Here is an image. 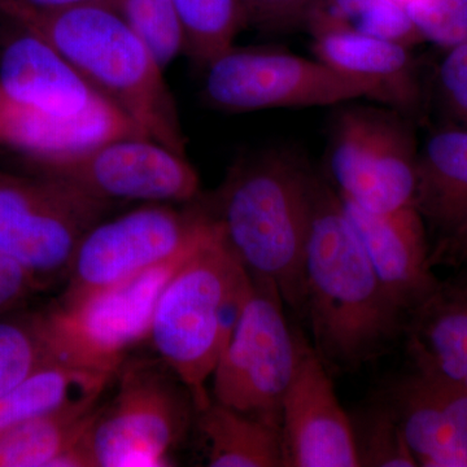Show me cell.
<instances>
[{"label":"cell","instance_id":"cell-1","mask_svg":"<svg viewBox=\"0 0 467 467\" xmlns=\"http://www.w3.org/2000/svg\"><path fill=\"white\" fill-rule=\"evenodd\" d=\"M304 315L325 365L355 370L405 331V313L378 278L342 199L318 177L306 261Z\"/></svg>","mask_w":467,"mask_h":467},{"label":"cell","instance_id":"cell-2","mask_svg":"<svg viewBox=\"0 0 467 467\" xmlns=\"http://www.w3.org/2000/svg\"><path fill=\"white\" fill-rule=\"evenodd\" d=\"M8 23L0 41V150L29 167L116 138L146 137L45 39Z\"/></svg>","mask_w":467,"mask_h":467},{"label":"cell","instance_id":"cell-3","mask_svg":"<svg viewBox=\"0 0 467 467\" xmlns=\"http://www.w3.org/2000/svg\"><path fill=\"white\" fill-rule=\"evenodd\" d=\"M318 175L285 150L239 158L211 201L202 202L234 256L269 279L285 306L304 313V261Z\"/></svg>","mask_w":467,"mask_h":467},{"label":"cell","instance_id":"cell-4","mask_svg":"<svg viewBox=\"0 0 467 467\" xmlns=\"http://www.w3.org/2000/svg\"><path fill=\"white\" fill-rule=\"evenodd\" d=\"M3 17L45 39L147 138L186 155V137L164 69L117 9Z\"/></svg>","mask_w":467,"mask_h":467},{"label":"cell","instance_id":"cell-5","mask_svg":"<svg viewBox=\"0 0 467 467\" xmlns=\"http://www.w3.org/2000/svg\"><path fill=\"white\" fill-rule=\"evenodd\" d=\"M248 275L216 223L160 295L147 339L189 391L196 411L212 401L205 384L223 352V303Z\"/></svg>","mask_w":467,"mask_h":467},{"label":"cell","instance_id":"cell-6","mask_svg":"<svg viewBox=\"0 0 467 467\" xmlns=\"http://www.w3.org/2000/svg\"><path fill=\"white\" fill-rule=\"evenodd\" d=\"M202 70V99L223 112L335 106L358 98L387 106L377 82L284 51L233 46Z\"/></svg>","mask_w":467,"mask_h":467},{"label":"cell","instance_id":"cell-7","mask_svg":"<svg viewBox=\"0 0 467 467\" xmlns=\"http://www.w3.org/2000/svg\"><path fill=\"white\" fill-rule=\"evenodd\" d=\"M204 202L150 204L92 226L70 260L58 308L67 309L198 244L213 230Z\"/></svg>","mask_w":467,"mask_h":467},{"label":"cell","instance_id":"cell-8","mask_svg":"<svg viewBox=\"0 0 467 467\" xmlns=\"http://www.w3.org/2000/svg\"><path fill=\"white\" fill-rule=\"evenodd\" d=\"M110 205L50 175L0 169V254L42 285L67 273L79 242Z\"/></svg>","mask_w":467,"mask_h":467},{"label":"cell","instance_id":"cell-9","mask_svg":"<svg viewBox=\"0 0 467 467\" xmlns=\"http://www.w3.org/2000/svg\"><path fill=\"white\" fill-rule=\"evenodd\" d=\"M115 398L95 410L82 435L90 467L168 466L182 439L190 401L153 362L119 368Z\"/></svg>","mask_w":467,"mask_h":467},{"label":"cell","instance_id":"cell-10","mask_svg":"<svg viewBox=\"0 0 467 467\" xmlns=\"http://www.w3.org/2000/svg\"><path fill=\"white\" fill-rule=\"evenodd\" d=\"M250 300L213 371L214 401L281 426L282 401L297 358L285 301L272 281L252 276Z\"/></svg>","mask_w":467,"mask_h":467},{"label":"cell","instance_id":"cell-11","mask_svg":"<svg viewBox=\"0 0 467 467\" xmlns=\"http://www.w3.org/2000/svg\"><path fill=\"white\" fill-rule=\"evenodd\" d=\"M417 156L399 110L347 107L335 116L328 168L344 201L373 213L413 205Z\"/></svg>","mask_w":467,"mask_h":467},{"label":"cell","instance_id":"cell-12","mask_svg":"<svg viewBox=\"0 0 467 467\" xmlns=\"http://www.w3.org/2000/svg\"><path fill=\"white\" fill-rule=\"evenodd\" d=\"M198 244L78 306L48 312L58 358L115 376L124 364L125 353L149 337L160 295Z\"/></svg>","mask_w":467,"mask_h":467},{"label":"cell","instance_id":"cell-13","mask_svg":"<svg viewBox=\"0 0 467 467\" xmlns=\"http://www.w3.org/2000/svg\"><path fill=\"white\" fill-rule=\"evenodd\" d=\"M112 202H192L201 180L186 155L147 137H122L27 167Z\"/></svg>","mask_w":467,"mask_h":467},{"label":"cell","instance_id":"cell-14","mask_svg":"<svg viewBox=\"0 0 467 467\" xmlns=\"http://www.w3.org/2000/svg\"><path fill=\"white\" fill-rule=\"evenodd\" d=\"M284 467H359L352 420L325 362L299 334V358L281 407Z\"/></svg>","mask_w":467,"mask_h":467},{"label":"cell","instance_id":"cell-15","mask_svg":"<svg viewBox=\"0 0 467 467\" xmlns=\"http://www.w3.org/2000/svg\"><path fill=\"white\" fill-rule=\"evenodd\" d=\"M342 202L384 290L409 317L441 285L431 270L422 217L414 205L373 213L344 199Z\"/></svg>","mask_w":467,"mask_h":467},{"label":"cell","instance_id":"cell-16","mask_svg":"<svg viewBox=\"0 0 467 467\" xmlns=\"http://www.w3.org/2000/svg\"><path fill=\"white\" fill-rule=\"evenodd\" d=\"M414 208L436 238L432 265L467 251V128L445 126L418 149Z\"/></svg>","mask_w":467,"mask_h":467},{"label":"cell","instance_id":"cell-17","mask_svg":"<svg viewBox=\"0 0 467 467\" xmlns=\"http://www.w3.org/2000/svg\"><path fill=\"white\" fill-rule=\"evenodd\" d=\"M312 36L316 58L346 75L377 82L386 94L387 106L402 115L420 106L422 94L411 48L350 32Z\"/></svg>","mask_w":467,"mask_h":467},{"label":"cell","instance_id":"cell-18","mask_svg":"<svg viewBox=\"0 0 467 467\" xmlns=\"http://www.w3.org/2000/svg\"><path fill=\"white\" fill-rule=\"evenodd\" d=\"M404 333L416 370L467 389V284L439 285L409 315Z\"/></svg>","mask_w":467,"mask_h":467},{"label":"cell","instance_id":"cell-19","mask_svg":"<svg viewBox=\"0 0 467 467\" xmlns=\"http://www.w3.org/2000/svg\"><path fill=\"white\" fill-rule=\"evenodd\" d=\"M383 400L398 418L409 450L420 467H467V431L423 395L408 376Z\"/></svg>","mask_w":467,"mask_h":467},{"label":"cell","instance_id":"cell-20","mask_svg":"<svg viewBox=\"0 0 467 467\" xmlns=\"http://www.w3.org/2000/svg\"><path fill=\"white\" fill-rule=\"evenodd\" d=\"M212 467H284L281 426L217 401L196 411Z\"/></svg>","mask_w":467,"mask_h":467},{"label":"cell","instance_id":"cell-21","mask_svg":"<svg viewBox=\"0 0 467 467\" xmlns=\"http://www.w3.org/2000/svg\"><path fill=\"white\" fill-rule=\"evenodd\" d=\"M113 374L58 361L0 396V434L33 418L92 395H101Z\"/></svg>","mask_w":467,"mask_h":467},{"label":"cell","instance_id":"cell-22","mask_svg":"<svg viewBox=\"0 0 467 467\" xmlns=\"http://www.w3.org/2000/svg\"><path fill=\"white\" fill-rule=\"evenodd\" d=\"M100 396L69 402L0 434V467H50L85 434Z\"/></svg>","mask_w":467,"mask_h":467},{"label":"cell","instance_id":"cell-23","mask_svg":"<svg viewBox=\"0 0 467 467\" xmlns=\"http://www.w3.org/2000/svg\"><path fill=\"white\" fill-rule=\"evenodd\" d=\"M301 24L312 36L358 33L409 48L423 43L407 9L396 0H313Z\"/></svg>","mask_w":467,"mask_h":467},{"label":"cell","instance_id":"cell-24","mask_svg":"<svg viewBox=\"0 0 467 467\" xmlns=\"http://www.w3.org/2000/svg\"><path fill=\"white\" fill-rule=\"evenodd\" d=\"M58 361L48 313L0 315V396Z\"/></svg>","mask_w":467,"mask_h":467},{"label":"cell","instance_id":"cell-25","mask_svg":"<svg viewBox=\"0 0 467 467\" xmlns=\"http://www.w3.org/2000/svg\"><path fill=\"white\" fill-rule=\"evenodd\" d=\"M186 36V51L204 69L234 46L247 26L241 0H173Z\"/></svg>","mask_w":467,"mask_h":467},{"label":"cell","instance_id":"cell-26","mask_svg":"<svg viewBox=\"0 0 467 467\" xmlns=\"http://www.w3.org/2000/svg\"><path fill=\"white\" fill-rule=\"evenodd\" d=\"M350 420L359 466L418 467L398 418L383 399Z\"/></svg>","mask_w":467,"mask_h":467},{"label":"cell","instance_id":"cell-27","mask_svg":"<svg viewBox=\"0 0 467 467\" xmlns=\"http://www.w3.org/2000/svg\"><path fill=\"white\" fill-rule=\"evenodd\" d=\"M117 12L162 69L186 51V36L173 0H121Z\"/></svg>","mask_w":467,"mask_h":467},{"label":"cell","instance_id":"cell-28","mask_svg":"<svg viewBox=\"0 0 467 467\" xmlns=\"http://www.w3.org/2000/svg\"><path fill=\"white\" fill-rule=\"evenodd\" d=\"M423 42L447 51L467 43V0H413L404 7Z\"/></svg>","mask_w":467,"mask_h":467},{"label":"cell","instance_id":"cell-29","mask_svg":"<svg viewBox=\"0 0 467 467\" xmlns=\"http://www.w3.org/2000/svg\"><path fill=\"white\" fill-rule=\"evenodd\" d=\"M436 88L447 112L467 125V43L445 51L436 73Z\"/></svg>","mask_w":467,"mask_h":467},{"label":"cell","instance_id":"cell-30","mask_svg":"<svg viewBox=\"0 0 467 467\" xmlns=\"http://www.w3.org/2000/svg\"><path fill=\"white\" fill-rule=\"evenodd\" d=\"M313 0H241L247 26L279 32L303 23Z\"/></svg>","mask_w":467,"mask_h":467},{"label":"cell","instance_id":"cell-31","mask_svg":"<svg viewBox=\"0 0 467 467\" xmlns=\"http://www.w3.org/2000/svg\"><path fill=\"white\" fill-rule=\"evenodd\" d=\"M408 378L430 401L434 402L456 425L467 431L466 387L416 368L408 374Z\"/></svg>","mask_w":467,"mask_h":467},{"label":"cell","instance_id":"cell-32","mask_svg":"<svg viewBox=\"0 0 467 467\" xmlns=\"http://www.w3.org/2000/svg\"><path fill=\"white\" fill-rule=\"evenodd\" d=\"M39 285H42L26 267L0 254V315L16 308Z\"/></svg>","mask_w":467,"mask_h":467},{"label":"cell","instance_id":"cell-33","mask_svg":"<svg viewBox=\"0 0 467 467\" xmlns=\"http://www.w3.org/2000/svg\"><path fill=\"white\" fill-rule=\"evenodd\" d=\"M119 2L121 0H0V15H45L85 7L117 9Z\"/></svg>","mask_w":467,"mask_h":467},{"label":"cell","instance_id":"cell-34","mask_svg":"<svg viewBox=\"0 0 467 467\" xmlns=\"http://www.w3.org/2000/svg\"><path fill=\"white\" fill-rule=\"evenodd\" d=\"M463 260H467V251H466V254H465V257H463Z\"/></svg>","mask_w":467,"mask_h":467}]
</instances>
